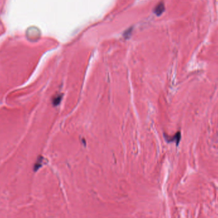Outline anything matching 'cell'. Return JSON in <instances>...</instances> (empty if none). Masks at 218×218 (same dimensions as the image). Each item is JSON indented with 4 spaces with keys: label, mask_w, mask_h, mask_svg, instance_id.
<instances>
[{
    "label": "cell",
    "mask_w": 218,
    "mask_h": 218,
    "mask_svg": "<svg viewBox=\"0 0 218 218\" xmlns=\"http://www.w3.org/2000/svg\"><path fill=\"white\" fill-rule=\"evenodd\" d=\"M164 11V5L163 2L159 3L157 6L154 8V12L157 16H160L162 14Z\"/></svg>",
    "instance_id": "6da1fadb"
},
{
    "label": "cell",
    "mask_w": 218,
    "mask_h": 218,
    "mask_svg": "<svg viewBox=\"0 0 218 218\" xmlns=\"http://www.w3.org/2000/svg\"><path fill=\"white\" fill-rule=\"evenodd\" d=\"M181 133L179 131V132L176 133L174 137H167V138H166V139H167V140L168 141V142H175V143H176V145H178L179 144V142H180L181 140Z\"/></svg>",
    "instance_id": "7a4b0ae2"
},
{
    "label": "cell",
    "mask_w": 218,
    "mask_h": 218,
    "mask_svg": "<svg viewBox=\"0 0 218 218\" xmlns=\"http://www.w3.org/2000/svg\"><path fill=\"white\" fill-rule=\"evenodd\" d=\"M61 98H62V95H57L56 98H54V100H53V102H52L53 104H54V105L56 106V105H59V103L60 101H61Z\"/></svg>",
    "instance_id": "3957f363"
}]
</instances>
